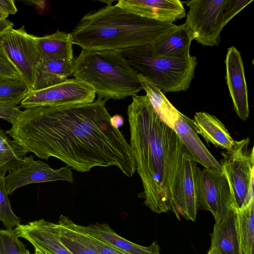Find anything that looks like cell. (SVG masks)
<instances>
[{
  "instance_id": "cell-1",
  "label": "cell",
  "mask_w": 254,
  "mask_h": 254,
  "mask_svg": "<svg viewBox=\"0 0 254 254\" xmlns=\"http://www.w3.org/2000/svg\"><path fill=\"white\" fill-rule=\"evenodd\" d=\"M107 101L26 108L6 133L27 152L57 158L77 172L114 166L130 177L136 171L131 148L112 125Z\"/></svg>"
},
{
  "instance_id": "cell-2",
  "label": "cell",
  "mask_w": 254,
  "mask_h": 254,
  "mask_svg": "<svg viewBox=\"0 0 254 254\" xmlns=\"http://www.w3.org/2000/svg\"><path fill=\"white\" fill-rule=\"evenodd\" d=\"M127 110L130 145L143 188L144 203L160 214L171 209L174 184L186 150L174 130L145 95H135Z\"/></svg>"
},
{
  "instance_id": "cell-3",
  "label": "cell",
  "mask_w": 254,
  "mask_h": 254,
  "mask_svg": "<svg viewBox=\"0 0 254 254\" xmlns=\"http://www.w3.org/2000/svg\"><path fill=\"white\" fill-rule=\"evenodd\" d=\"M177 27L173 23L142 17L116 4L86 13L70 33L72 44L82 49L121 54L151 45Z\"/></svg>"
},
{
  "instance_id": "cell-4",
  "label": "cell",
  "mask_w": 254,
  "mask_h": 254,
  "mask_svg": "<svg viewBox=\"0 0 254 254\" xmlns=\"http://www.w3.org/2000/svg\"><path fill=\"white\" fill-rule=\"evenodd\" d=\"M138 74L119 53L82 49L72 75L90 86L98 98L108 100L136 95L143 90Z\"/></svg>"
},
{
  "instance_id": "cell-5",
  "label": "cell",
  "mask_w": 254,
  "mask_h": 254,
  "mask_svg": "<svg viewBox=\"0 0 254 254\" xmlns=\"http://www.w3.org/2000/svg\"><path fill=\"white\" fill-rule=\"evenodd\" d=\"M121 54L134 69L163 93L187 90L197 65L195 56L183 58L164 56L154 52L150 45L131 49Z\"/></svg>"
},
{
  "instance_id": "cell-6",
  "label": "cell",
  "mask_w": 254,
  "mask_h": 254,
  "mask_svg": "<svg viewBox=\"0 0 254 254\" xmlns=\"http://www.w3.org/2000/svg\"><path fill=\"white\" fill-rule=\"evenodd\" d=\"M250 142L249 137L235 140L231 150L221 152L223 158L220 163L238 208L254 197L249 193L254 179V147L249 148Z\"/></svg>"
},
{
  "instance_id": "cell-7",
  "label": "cell",
  "mask_w": 254,
  "mask_h": 254,
  "mask_svg": "<svg viewBox=\"0 0 254 254\" xmlns=\"http://www.w3.org/2000/svg\"><path fill=\"white\" fill-rule=\"evenodd\" d=\"M37 38L28 33L24 26L11 28L0 37V51L18 72L30 89L33 85L41 61Z\"/></svg>"
},
{
  "instance_id": "cell-8",
  "label": "cell",
  "mask_w": 254,
  "mask_h": 254,
  "mask_svg": "<svg viewBox=\"0 0 254 254\" xmlns=\"http://www.w3.org/2000/svg\"><path fill=\"white\" fill-rule=\"evenodd\" d=\"M226 0H191L184 23L192 40L204 46H218L220 42L222 11Z\"/></svg>"
},
{
  "instance_id": "cell-9",
  "label": "cell",
  "mask_w": 254,
  "mask_h": 254,
  "mask_svg": "<svg viewBox=\"0 0 254 254\" xmlns=\"http://www.w3.org/2000/svg\"><path fill=\"white\" fill-rule=\"evenodd\" d=\"M197 189L198 208L210 211L215 220L230 209L238 208L223 171L198 167Z\"/></svg>"
},
{
  "instance_id": "cell-10",
  "label": "cell",
  "mask_w": 254,
  "mask_h": 254,
  "mask_svg": "<svg viewBox=\"0 0 254 254\" xmlns=\"http://www.w3.org/2000/svg\"><path fill=\"white\" fill-rule=\"evenodd\" d=\"M94 90L76 78L43 89L29 90L20 103V107L28 108L44 105H60L89 103L94 101Z\"/></svg>"
},
{
  "instance_id": "cell-11",
  "label": "cell",
  "mask_w": 254,
  "mask_h": 254,
  "mask_svg": "<svg viewBox=\"0 0 254 254\" xmlns=\"http://www.w3.org/2000/svg\"><path fill=\"white\" fill-rule=\"evenodd\" d=\"M197 163L187 151L183 154L173 191L171 209L177 218L195 221L198 210Z\"/></svg>"
},
{
  "instance_id": "cell-12",
  "label": "cell",
  "mask_w": 254,
  "mask_h": 254,
  "mask_svg": "<svg viewBox=\"0 0 254 254\" xmlns=\"http://www.w3.org/2000/svg\"><path fill=\"white\" fill-rule=\"evenodd\" d=\"M5 177V188L8 194L17 189L33 183L57 181L73 182V174L68 166L59 169L51 168L40 160H34L31 155L25 156L23 163L16 169L8 171Z\"/></svg>"
},
{
  "instance_id": "cell-13",
  "label": "cell",
  "mask_w": 254,
  "mask_h": 254,
  "mask_svg": "<svg viewBox=\"0 0 254 254\" xmlns=\"http://www.w3.org/2000/svg\"><path fill=\"white\" fill-rule=\"evenodd\" d=\"M225 64L226 83L234 110L241 120L247 121L249 116L247 85L242 58L235 47L228 49Z\"/></svg>"
},
{
  "instance_id": "cell-14",
  "label": "cell",
  "mask_w": 254,
  "mask_h": 254,
  "mask_svg": "<svg viewBox=\"0 0 254 254\" xmlns=\"http://www.w3.org/2000/svg\"><path fill=\"white\" fill-rule=\"evenodd\" d=\"M13 230L19 238L28 241L35 249L50 254H72L61 242L56 223L41 219L20 224Z\"/></svg>"
},
{
  "instance_id": "cell-15",
  "label": "cell",
  "mask_w": 254,
  "mask_h": 254,
  "mask_svg": "<svg viewBox=\"0 0 254 254\" xmlns=\"http://www.w3.org/2000/svg\"><path fill=\"white\" fill-rule=\"evenodd\" d=\"M116 4L162 22L173 23L186 16L185 9L179 0H120Z\"/></svg>"
},
{
  "instance_id": "cell-16",
  "label": "cell",
  "mask_w": 254,
  "mask_h": 254,
  "mask_svg": "<svg viewBox=\"0 0 254 254\" xmlns=\"http://www.w3.org/2000/svg\"><path fill=\"white\" fill-rule=\"evenodd\" d=\"M191 121V119L180 113L173 128L187 153L204 168L223 171L220 163L209 151L192 127Z\"/></svg>"
},
{
  "instance_id": "cell-17",
  "label": "cell",
  "mask_w": 254,
  "mask_h": 254,
  "mask_svg": "<svg viewBox=\"0 0 254 254\" xmlns=\"http://www.w3.org/2000/svg\"><path fill=\"white\" fill-rule=\"evenodd\" d=\"M75 226L83 233L128 254H160L156 242L148 247L139 245L118 235L107 224L96 223L84 226L75 223Z\"/></svg>"
},
{
  "instance_id": "cell-18",
  "label": "cell",
  "mask_w": 254,
  "mask_h": 254,
  "mask_svg": "<svg viewBox=\"0 0 254 254\" xmlns=\"http://www.w3.org/2000/svg\"><path fill=\"white\" fill-rule=\"evenodd\" d=\"M191 125L195 132L214 145L231 150L235 143L225 125L215 116L205 112L195 113Z\"/></svg>"
},
{
  "instance_id": "cell-19",
  "label": "cell",
  "mask_w": 254,
  "mask_h": 254,
  "mask_svg": "<svg viewBox=\"0 0 254 254\" xmlns=\"http://www.w3.org/2000/svg\"><path fill=\"white\" fill-rule=\"evenodd\" d=\"M237 209H230L215 220L211 235L210 247L218 248L222 254H242L236 229Z\"/></svg>"
},
{
  "instance_id": "cell-20",
  "label": "cell",
  "mask_w": 254,
  "mask_h": 254,
  "mask_svg": "<svg viewBox=\"0 0 254 254\" xmlns=\"http://www.w3.org/2000/svg\"><path fill=\"white\" fill-rule=\"evenodd\" d=\"M74 60L49 59L40 61L35 74L34 83L30 90H39L60 83L73 74Z\"/></svg>"
},
{
  "instance_id": "cell-21",
  "label": "cell",
  "mask_w": 254,
  "mask_h": 254,
  "mask_svg": "<svg viewBox=\"0 0 254 254\" xmlns=\"http://www.w3.org/2000/svg\"><path fill=\"white\" fill-rule=\"evenodd\" d=\"M70 33L57 31L37 38V47L41 61L49 59L74 60Z\"/></svg>"
},
{
  "instance_id": "cell-22",
  "label": "cell",
  "mask_w": 254,
  "mask_h": 254,
  "mask_svg": "<svg viewBox=\"0 0 254 254\" xmlns=\"http://www.w3.org/2000/svg\"><path fill=\"white\" fill-rule=\"evenodd\" d=\"M192 37L184 24L166 37L150 45L152 50L164 56L183 58L189 57Z\"/></svg>"
},
{
  "instance_id": "cell-23",
  "label": "cell",
  "mask_w": 254,
  "mask_h": 254,
  "mask_svg": "<svg viewBox=\"0 0 254 254\" xmlns=\"http://www.w3.org/2000/svg\"><path fill=\"white\" fill-rule=\"evenodd\" d=\"M56 224L61 242L72 254H99L83 239L68 217L61 215Z\"/></svg>"
},
{
  "instance_id": "cell-24",
  "label": "cell",
  "mask_w": 254,
  "mask_h": 254,
  "mask_svg": "<svg viewBox=\"0 0 254 254\" xmlns=\"http://www.w3.org/2000/svg\"><path fill=\"white\" fill-rule=\"evenodd\" d=\"M138 77L143 90L145 91L146 95L156 113L165 123L173 128L181 112L149 79L139 73Z\"/></svg>"
},
{
  "instance_id": "cell-25",
  "label": "cell",
  "mask_w": 254,
  "mask_h": 254,
  "mask_svg": "<svg viewBox=\"0 0 254 254\" xmlns=\"http://www.w3.org/2000/svg\"><path fill=\"white\" fill-rule=\"evenodd\" d=\"M236 229L242 254H254V197L236 211Z\"/></svg>"
},
{
  "instance_id": "cell-26",
  "label": "cell",
  "mask_w": 254,
  "mask_h": 254,
  "mask_svg": "<svg viewBox=\"0 0 254 254\" xmlns=\"http://www.w3.org/2000/svg\"><path fill=\"white\" fill-rule=\"evenodd\" d=\"M28 152L19 143L11 140L0 128V172L17 169Z\"/></svg>"
},
{
  "instance_id": "cell-27",
  "label": "cell",
  "mask_w": 254,
  "mask_h": 254,
  "mask_svg": "<svg viewBox=\"0 0 254 254\" xmlns=\"http://www.w3.org/2000/svg\"><path fill=\"white\" fill-rule=\"evenodd\" d=\"M30 88L22 80L14 78L0 79V101L17 105L20 104Z\"/></svg>"
},
{
  "instance_id": "cell-28",
  "label": "cell",
  "mask_w": 254,
  "mask_h": 254,
  "mask_svg": "<svg viewBox=\"0 0 254 254\" xmlns=\"http://www.w3.org/2000/svg\"><path fill=\"white\" fill-rule=\"evenodd\" d=\"M5 174L0 172V221L6 229L20 224V218L13 212L5 188Z\"/></svg>"
},
{
  "instance_id": "cell-29",
  "label": "cell",
  "mask_w": 254,
  "mask_h": 254,
  "mask_svg": "<svg viewBox=\"0 0 254 254\" xmlns=\"http://www.w3.org/2000/svg\"><path fill=\"white\" fill-rule=\"evenodd\" d=\"M11 228L0 230V254H26L24 244Z\"/></svg>"
},
{
  "instance_id": "cell-30",
  "label": "cell",
  "mask_w": 254,
  "mask_h": 254,
  "mask_svg": "<svg viewBox=\"0 0 254 254\" xmlns=\"http://www.w3.org/2000/svg\"><path fill=\"white\" fill-rule=\"evenodd\" d=\"M253 0H226L222 11V26L228 22Z\"/></svg>"
},
{
  "instance_id": "cell-31",
  "label": "cell",
  "mask_w": 254,
  "mask_h": 254,
  "mask_svg": "<svg viewBox=\"0 0 254 254\" xmlns=\"http://www.w3.org/2000/svg\"><path fill=\"white\" fill-rule=\"evenodd\" d=\"M74 225L75 226V223ZM76 229L81 233L83 239L89 245L93 247L99 254H128L123 251L114 248L97 239L83 233L78 230L76 228Z\"/></svg>"
},
{
  "instance_id": "cell-32",
  "label": "cell",
  "mask_w": 254,
  "mask_h": 254,
  "mask_svg": "<svg viewBox=\"0 0 254 254\" xmlns=\"http://www.w3.org/2000/svg\"><path fill=\"white\" fill-rule=\"evenodd\" d=\"M22 111L20 107L9 102L0 101V118L12 124Z\"/></svg>"
},
{
  "instance_id": "cell-33",
  "label": "cell",
  "mask_w": 254,
  "mask_h": 254,
  "mask_svg": "<svg viewBox=\"0 0 254 254\" xmlns=\"http://www.w3.org/2000/svg\"><path fill=\"white\" fill-rule=\"evenodd\" d=\"M6 78L23 80L17 70L0 51V79Z\"/></svg>"
},
{
  "instance_id": "cell-34",
  "label": "cell",
  "mask_w": 254,
  "mask_h": 254,
  "mask_svg": "<svg viewBox=\"0 0 254 254\" xmlns=\"http://www.w3.org/2000/svg\"><path fill=\"white\" fill-rule=\"evenodd\" d=\"M0 9L8 14H15L17 9L13 0H0Z\"/></svg>"
},
{
  "instance_id": "cell-35",
  "label": "cell",
  "mask_w": 254,
  "mask_h": 254,
  "mask_svg": "<svg viewBox=\"0 0 254 254\" xmlns=\"http://www.w3.org/2000/svg\"><path fill=\"white\" fill-rule=\"evenodd\" d=\"M13 23L9 20H0V37L7 31L13 28Z\"/></svg>"
},
{
  "instance_id": "cell-36",
  "label": "cell",
  "mask_w": 254,
  "mask_h": 254,
  "mask_svg": "<svg viewBox=\"0 0 254 254\" xmlns=\"http://www.w3.org/2000/svg\"><path fill=\"white\" fill-rule=\"evenodd\" d=\"M111 123L112 125L116 128L122 126L124 124V119L123 117L119 115H115L111 118Z\"/></svg>"
},
{
  "instance_id": "cell-37",
  "label": "cell",
  "mask_w": 254,
  "mask_h": 254,
  "mask_svg": "<svg viewBox=\"0 0 254 254\" xmlns=\"http://www.w3.org/2000/svg\"><path fill=\"white\" fill-rule=\"evenodd\" d=\"M207 254H222L221 251L216 247H210Z\"/></svg>"
},
{
  "instance_id": "cell-38",
  "label": "cell",
  "mask_w": 254,
  "mask_h": 254,
  "mask_svg": "<svg viewBox=\"0 0 254 254\" xmlns=\"http://www.w3.org/2000/svg\"><path fill=\"white\" fill-rule=\"evenodd\" d=\"M8 16V15L3 12L0 9V20L6 19V18Z\"/></svg>"
},
{
  "instance_id": "cell-39",
  "label": "cell",
  "mask_w": 254,
  "mask_h": 254,
  "mask_svg": "<svg viewBox=\"0 0 254 254\" xmlns=\"http://www.w3.org/2000/svg\"><path fill=\"white\" fill-rule=\"evenodd\" d=\"M35 254H50L46 252L43 250H41L38 249H35Z\"/></svg>"
},
{
  "instance_id": "cell-40",
  "label": "cell",
  "mask_w": 254,
  "mask_h": 254,
  "mask_svg": "<svg viewBox=\"0 0 254 254\" xmlns=\"http://www.w3.org/2000/svg\"><path fill=\"white\" fill-rule=\"evenodd\" d=\"M26 254H31L30 253V252L28 250H27Z\"/></svg>"
}]
</instances>
